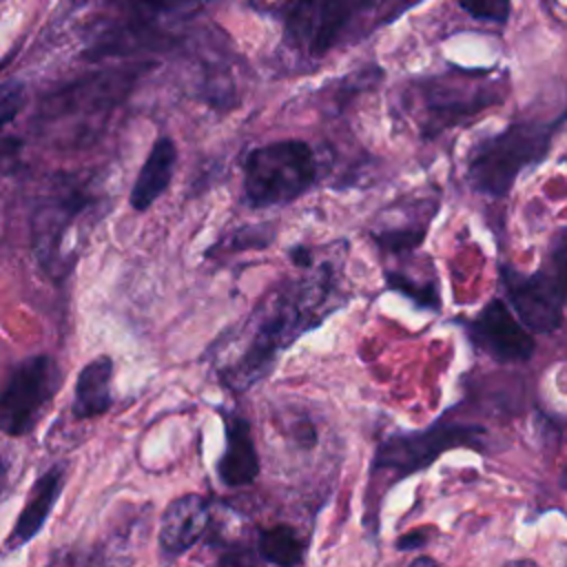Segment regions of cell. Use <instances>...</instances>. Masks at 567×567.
<instances>
[{"instance_id": "603a6c76", "label": "cell", "mask_w": 567, "mask_h": 567, "mask_svg": "<svg viewBox=\"0 0 567 567\" xmlns=\"http://www.w3.org/2000/svg\"><path fill=\"white\" fill-rule=\"evenodd\" d=\"M458 4L474 18L505 22L509 16V0H458Z\"/></svg>"}, {"instance_id": "7402d4cb", "label": "cell", "mask_w": 567, "mask_h": 567, "mask_svg": "<svg viewBox=\"0 0 567 567\" xmlns=\"http://www.w3.org/2000/svg\"><path fill=\"white\" fill-rule=\"evenodd\" d=\"M27 102V89L20 80L0 82V131L22 111Z\"/></svg>"}, {"instance_id": "30bf717a", "label": "cell", "mask_w": 567, "mask_h": 567, "mask_svg": "<svg viewBox=\"0 0 567 567\" xmlns=\"http://www.w3.org/2000/svg\"><path fill=\"white\" fill-rule=\"evenodd\" d=\"M210 503L202 494H184L171 501L159 520V554L166 560L184 556L204 538L210 525Z\"/></svg>"}, {"instance_id": "d4e9b609", "label": "cell", "mask_w": 567, "mask_h": 567, "mask_svg": "<svg viewBox=\"0 0 567 567\" xmlns=\"http://www.w3.org/2000/svg\"><path fill=\"white\" fill-rule=\"evenodd\" d=\"M288 257H290V261H292L297 268H306V270H310V268L315 266V252H312V248H310V246H303V244L290 246Z\"/></svg>"}, {"instance_id": "ac0fdd59", "label": "cell", "mask_w": 567, "mask_h": 567, "mask_svg": "<svg viewBox=\"0 0 567 567\" xmlns=\"http://www.w3.org/2000/svg\"><path fill=\"white\" fill-rule=\"evenodd\" d=\"M257 554L264 563L270 565H301L306 554V543L292 525H272L257 534Z\"/></svg>"}, {"instance_id": "3957f363", "label": "cell", "mask_w": 567, "mask_h": 567, "mask_svg": "<svg viewBox=\"0 0 567 567\" xmlns=\"http://www.w3.org/2000/svg\"><path fill=\"white\" fill-rule=\"evenodd\" d=\"M95 206V190L75 175L55 177L38 199L31 213L33 255L51 277H64L73 266L71 235Z\"/></svg>"}, {"instance_id": "6da1fadb", "label": "cell", "mask_w": 567, "mask_h": 567, "mask_svg": "<svg viewBox=\"0 0 567 567\" xmlns=\"http://www.w3.org/2000/svg\"><path fill=\"white\" fill-rule=\"evenodd\" d=\"M337 281L334 264L321 261L312 272L272 286L246 321L213 348L219 381L233 392L259 383L288 346L343 303Z\"/></svg>"}, {"instance_id": "7a4b0ae2", "label": "cell", "mask_w": 567, "mask_h": 567, "mask_svg": "<svg viewBox=\"0 0 567 567\" xmlns=\"http://www.w3.org/2000/svg\"><path fill=\"white\" fill-rule=\"evenodd\" d=\"M563 120L567 113L554 120H518L474 144L465 166L472 190L494 199L505 197L525 168L545 159Z\"/></svg>"}, {"instance_id": "d6986e66", "label": "cell", "mask_w": 567, "mask_h": 567, "mask_svg": "<svg viewBox=\"0 0 567 567\" xmlns=\"http://www.w3.org/2000/svg\"><path fill=\"white\" fill-rule=\"evenodd\" d=\"M385 284H388V288L396 290L399 295L412 299L419 308H427V310L441 308V295H439L436 279L421 281L401 270H385Z\"/></svg>"}, {"instance_id": "ffe728a7", "label": "cell", "mask_w": 567, "mask_h": 567, "mask_svg": "<svg viewBox=\"0 0 567 567\" xmlns=\"http://www.w3.org/2000/svg\"><path fill=\"white\" fill-rule=\"evenodd\" d=\"M117 9L133 16V20L155 22L157 18L179 16L197 9L204 0H113Z\"/></svg>"}, {"instance_id": "2e32d148", "label": "cell", "mask_w": 567, "mask_h": 567, "mask_svg": "<svg viewBox=\"0 0 567 567\" xmlns=\"http://www.w3.org/2000/svg\"><path fill=\"white\" fill-rule=\"evenodd\" d=\"M113 405V361L106 354L91 359L75 379L71 414L78 421L104 414Z\"/></svg>"}, {"instance_id": "4fadbf2b", "label": "cell", "mask_w": 567, "mask_h": 567, "mask_svg": "<svg viewBox=\"0 0 567 567\" xmlns=\"http://www.w3.org/2000/svg\"><path fill=\"white\" fill-rule=\"evenodd\" d=\"M226 445L217 461V476L228 487L250 485L259 476V454L250 423L235 412H224Z\"/></svg>"}, {"instance_id": "4316f807", "label": "cell", "mask_w": 567, "mask_h": 567, "mask_svg": "<svg viewBox=\"0 0 567 567\" xmlns=\"http://www.w3.org/2000/svg\"><path fill=\"white\" fill-rule=\"evenodd\" d=\"M412 565H436L434 558H414Z\"/></svg>"}, {"instance_id": "277c9868", "label": "cell", "mask_w": 567, "mask_h": 567, "mask_svg": "<svg viewBox=\"0 0 567 567\" xmlns=\"http://www.w3.org/2000/svg\"><path fill=\"white\" fill-rule=\"evenodd\" d=\"M317 177L319 162L308 142H270L244 157V199L250 208L284 206L310 190Z\"/></svg>"}, {"instance_id": "e0dca14e", "label": "cell", "mask_w": 567, "mask_h": 567, "mask_svg": "<svg viewBox=\"0 0 567 567\" xmlns=\"http://www.w3.org/2000/svg\"><path fill=\"white\" fill-rule=\"evenodd\" d=\"M436 215V206L425 208L423 213H410L403 221H390L372 230L377 246L388 255H405L421 246L432 217Z\"/></svg>"}, {"instance_id": "484cf974", "label": "cell", "mask_w": 567, "mask_h": 567, "mask_svg": "<svg viewBox=\"0 0 567 567\" xmlns=\"http://www.w3.org/2000/svg\"><path fill=\"white\" fill-rule=\"evenodd\" d=\"M427 543V534L425 532H408L403 536H399L396 540V549L399 551H412V549H421Z\"/></svg>"}, {"instance_id": "ba28073f", "label": "cell", "mask_w": 567, "mask_h": 567, "mask_svg": "<svg viewBox=\"0 0 567 567\" xmlns=\"http://www.w3.org/2000/svg\"><path fill=\"white\" fill-rule=\"evenodd\" d=\"M58 368L49 354H31L18 361L0 390V432L29 434L44 405L58 392Z\"/></svg>"}, {"instance_id": "7c38bea8", "label": "cell", "mask_w": 567, "mask_h": 567, "mask_svg": "<svg viewBox=\"0 0 567 567\" xmlns=\"http://www.w3.org/2000/svg\"><path fill=\"white\" fill-rule=\"evenodd\" d=\"M64 478H66V467L64 465H51L44 474H40L35 478V483L29 489V498H27L20 516L13 523V529L9 532V536L4 540V551L7 554L24 547L27 543H31L40 534V529L44 527L53 505L58 503V498L62 494Z\"/></svg>"}, {"instance_id": "52a82bcc", "label": "cell", "mask_w": 567, "mask_h": 567, "mask_svg": "<svg viewBox=\"0 0 567 567\" xmlns=\"http://www.w3.org/2000/svg\"><path fill=\"white\" fill-rule=\"evenodd\" d=\"M135 78L137 73L126 69L80 78L49 93L38 109L35 122L42 128L62 126L64 122H73V126H84L86 120L95 122L126 97Z\"/></svg>"}, {"instance_id": "83f0119b", "label": "cell", "mask_w": 567, "mask_h": 567, "mask_svg": "<svg viewBox=\"0 0 567 567\" xmlns=\"http://www.w3.org/2000/svg\"><path fill=\"white\" fill-rule=\"evenodd\" d=\"M558 483H560V487H563V489H567V467L560 472V478H558Z\"/></svg>"}, {"instance_id": "5bb4252c", "label": "cell", "mask_w": 567, "mask_h": 567, "mask_svg": "<svg viewBox=\"0 0 567 567\" xmlns=\"http://www.w3.org/2000/svg\"><path fill=\"white\" fill-rule=\"evenodd\" d=\"M496 102V97L489 95V91H474L465 95L456 86H443L432 84L425 91V117H423V135L432 137L443 133L450 126L461 124L463 120L472 117L487 104Z\"/></svg>"}, {"instance_id": "cb8c5ba5", "label": "cell", "mask_w": 567, "mask_h": 567, "mask_svg": "<svg viewBox=\"0 0 567 567\" xmlns=\"http://www.w3.org/2000/svg\"><path fill=\"white\" fill-rule=\"evenodd\" d=\"M20 153H22V140L13 135L0 137V177L16 171V166L20 164Z\"/></svg>"}, {"instance_id": "9c48e42d", "label": "cell", "mask_w": 567, "mask_h": 567, "mask_svg": "<svg viewBox=\"0 0 567 567\" xmlns=\"http://www.w3.org/2000/svg\"><path fill=\"white\" fill-rule=\"evenodd\" d=\"M470 341L501 363H520L534 354V337L503 299L487 301L465 321Z\"/></svg>"}, {"instance_id": "8992f818", "label": "cell", "mask_w": 567, "mask_h": 567, "mask_svg": "<svg viewBox=\"0 0 567 567\" xmlns=\"http://www.w3.org/2000/svg\"><path fill=\"white\" fill-rule=\"evenodd\" d=\"M485 430L481 425L458 423L441 419L425 430L394 432L383 439L372 458V472L390 474L392 478H405L427 467L443 452L454 447L483 450Z\"/></svg>"}, {"instance_id": "5b68a950", "label": "cell", "mask_w": 567, "mask_h": 567, "mask_svg": "<svg viewBox=\"0 0 567 567\" xmlns=\"http://www.w3.org/2000/svg\"><path fill=\"white\" fill-rule=\"evenodd\" d=\"M501 279L509 308L529 332L558 330L567 303V230L554 239L545 261L534 272L501 266Z\"/></svg>"}, {"instance_id": "9a60e30c", "label": "cell", "mask_w": 567, "mask_h": 567, "mask_svg": "<svg viewBox=\"0 0 567 567\" xmlns=\"http://www.w3.org/2000/svg\"><path fill=\"white\" fill-rule=\"evenodd\" d=\"M175 164H177L175 142L166 135L157 137L137 173L133 188H131L128 202H131L133 210H137V213L148 210L164 195V190L168 188V184L173 179Z\"/></svg>"}, {"instance_id": "44dd1931", "label": "cell", "mask_w": 567, "mask_h": 567, "mask_svg": "<svg viewBox=\"0 0 567 567\" xmlns=\"http://www.w3.org/2000/svg\"><path fill=\"white\" fill-rule=\"evenodd\" d=\"M275 233L270 224H259V226H244L233 230L228 237H224L219 244L213 246L210 252L215 250H246V248H266L272 241Z\"/></svg>"}, {"instance_id": "8fae6325", "label": "cell", "mask_w": 567, "mask_h": 567, "mask_svg": "<svg viewBox=\"0 0 567 567\" xmlns=\"http://www.w3.org/2000/svg\"><path fill=\"white\" fill-rule=\"evenodd\" d=\"M357 7L359 0H299L288 22L290 33L308 53L319 55L334 42Z\"/></svg>"}]
</instances>
